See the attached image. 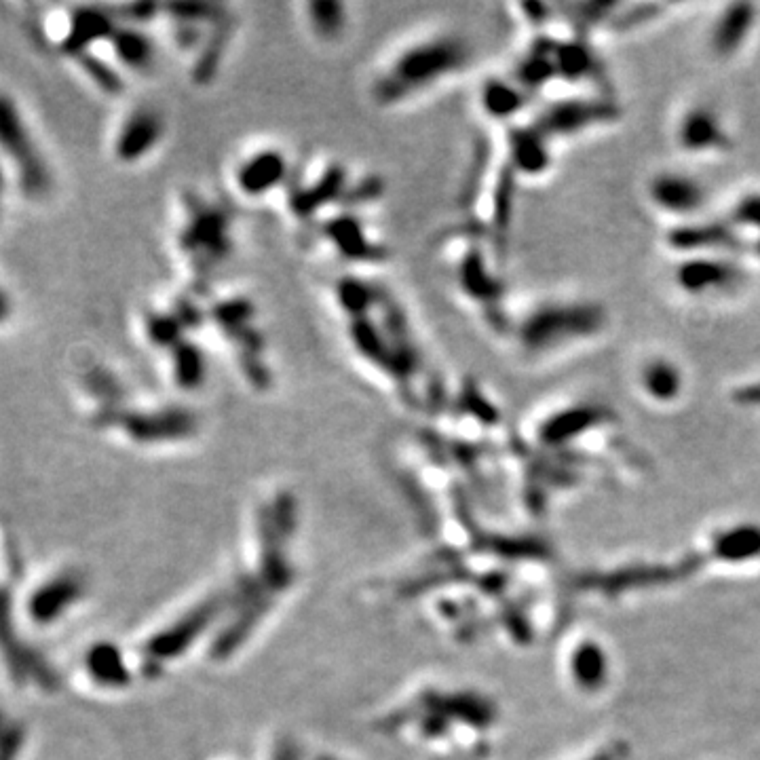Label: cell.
<instances>
[{"instance_id":"10","label":"cell","mask_w":760,"mask_h":760,"mask_svg":"<svg viewBox=\"0 0 760 760\" xmlns=\"http://www.w3.org/2000/svg\"><path fill=\"white\" fill-rule=\"evenodd\" d=\"M281 167L283 161L277 150H252L239 161V165H235V188H239L245 197H262L277 182Z\"/></svg>"},{"instance_id":"8","label":"cell","mask_w":760,"mask_h":760,"mask_svg":"<svg viewBox=\"0 0 760 760\" xmlns=\"http://www.w3.org/2000/svg\"><path fill=\"white\" fill-rule=\"evenodd\" d=\"M165 133V121L157 110H131L114 140V155L123 161H138L155 150Z\"/></svg>"},{"instance_id":"16","label":"cell","mask_w":760,"mask_h":760,"mask_svg":"<svg viewBox=\"0 0 760 760\" xmlns=\"http://www.w3.org/2000/svg\"><path fill=\"white\" fill-rule=\"evenodd\" d=\"M729 224L733 228H744V231H754V239L760 237V193H748L735 201L731 209Z\"/></svg>"},{"instance_id":"17","label":"cell","mask_w":760,"mask_h":760,"mask_svg":"<svg viewBox=\"0 0 760 760\" xmlns=\"http://www.w3.org/2000/svg\"><path fill=\"white\" fill-rule=\"evenodd\" d=\"M518 89L522 87L520 85L513 87L509 83H492L484 95L486 110L492 114H501V117H505V114L509 117V114H513L520 108Z\"/></svg>"},{"instance_id":"21","label":"cell","mask_w":760,"mask_h":760,"mask_svg":"<svg viewBox=\"0 0 760 760\" xmlns=\"http://www.w3.org/2000/svg\"><path fill=\"white\" fill-rule=\"evenodd\" d=\"M0 201H3V176H0Z\"/></svg>"},{"instance_id":"11","label":"cell","mask_w":760,"mask_h":760,"mask_svg":"<svg viewBox=\"0 0 760 760\" xmlns=\"http://www.w3.org/2000/svg\"><path fill=\"white\" fill-rule=\"evenodd\" d=\"M640 389L655 402H672L682 391V372L665 357L649 359L640 370Z\"/></svg>"},{"instance_id":"7","label":"cell","mask_w":760,"mask_h":760,"mask_svg":"<svg viewBox=\"0 0 760 760\" xmlns=\"http://www.w3.org/2000/svg\"><path fill=\"white\" fill-rule=\"evenodd\" d=\"M649 199L663 214L687 220L695 216L708 199L703 184L680 171H661L649 182Z\"/></svg>"},{"instance_id":"18","label":"cell","mask_w":760,"mask_h":760,"mask_svg":"<svg viewBox=\"0 0 760 760\" xmlns=\"http://www.w3.org/2000/svg\"><path fill=\"white\" fill-rule=\"evenodd\" d=\"M577 674L585 682H596L602 676V657L596 653V649H585L577 657Z\"/></svg>"},{"instance_id":"6","label":"cell","mask_w":760,"mask_h":760,"mask_svg":"<svg viewBox=\"0 0 760 760\" xmlns=\"http://www.w3.org/2000/svg\"><path fill=\"white\" fill-rule=\"evenodd\" d=\"M676 142L680 150L695 157L722 155L731 146L727 125L706 106H691L682 114L676 125Z\"/></svg>"},{"instance_id":"1","label":"cell","mask_w":760,"mask_h":760,"mask_svg":"<svg viewBox=\"0 0 760 760\" xmlns=\"http://www.w3.org/2000/svg\"><path fill=\"white\" fill-rule=\"evenodd\" d=\"M475 51L459 32L425 30L404 38L374 68L368 91L380 108H397L440 89L467 70Z\"/></svg>"},{"instance_id":"2","label":"cell","mask_w":760,"mask_h":760,"mask_svg":"<svg viewBox=\"0 0 760 760\" xmlns=\"http://www.w3.org/2000/svg\"><path fill=\"white\" fill-rule=\"evenodd\" d=\"M606 309L592 300H551L532 309L516 330L518 347L526 357L554 353L594 340L606 330Z\"/></svg>"},{"instance_id":"20","label":"cell","mask_w":760,"mask_h":760,"mask_svg":"<svg viewBox=\"0 0 760 760\" xmlns=\"http://www.w3.org/2000/svg\"><path fill=\"white\" fill-rule=\"evenodd\" d=\"M752 252H754V256L760 258V237L754 239V243H752Z\"/></svg>"},{"instance_id":"5","label":"cell","mask_w":760,"mask_h":760,"mask_svg":"<svg viewBox=\"0 0 760 760\" xmlns=\"http://www.w3.org/2000/svg\"><path fill=\"white\" fill-rule=\"evenodd\" d=\"M619 117V110L611 100H568L551 106L539 123V131L545 138H573L608 125Z\"/></svg>"},{"instance_id":"13","label":"cell","mask_w":760,"mask_h":760,"mask_svg":"<svg viewBox=\"0 0 760 760\" xmlns=\"http://www.w3.org/2000/svg\"><path fill=\"white\" fill-rule=\"evenodd\" d=\"M598 421H602V412L596 408L564 410L543 427V437L547 442H564V437L594 427Z\"/></svg>"},{"instance_id":"3","label":"cell","mask_w":760,"mask_h":760,"mask_svg":"<svg viewBox=\"0 0 760 760\" xmlns=\"http://www.w3.org/2000/svg\"><path fill=\"white\" fill-rule=\"evenodd\" d=\"M0 146L5 155L17 165L19 178L30 195H41L49 188V169L30 138V131L15 104L0 93Z\"/></svg>"},{"instance_id":"19","label":"cell","mask_w":760,"mask_h":760,"mask_svg":"<svg viewBox=\"0 0 760 760\" xmlns=\"http://www.w3.org/2000/svg\"><path fill=\"white\" fill-rule=\"evenodd\" d=\"M9 313H11L9 298H7V294L3 290H0V321H5L9 317Z\"/></svg>"},{"instance_id":"15","label":"cell","mask_w":760,"mask_h":760,"mask_svg":"<svg viewBox=\"0 0 760 760\" xmlns=\"http://www.w3.org/2000/svg\"><path fill=\"white\" fill-rule=\"evenodd\" d=\"M89 668L95 678L106 684H121L125 680V670L121 655L112 646H98L89 657Z\"/></svg>"},{"instance_id":"9","label":"cell","mask_w":760,"mask_h":760,"mask_svg":"<svg viewBox=\"0 0 760 760\" xmlns=\"http://www.w3.org/2000/svg\"><path fill=\"white\" fill-rule=\"evenodd\" d=\"M758 24L754 5H731L718 15L710 30L708 47L720 62L733 60L748 45Z\"/></svg>"},{"instance_id":"14","label":"cell","mask_w":760,"mask_h":760,"mask_svg":"<svg viewBox=\"0 0 760 760\" xmlns=\"http://www.w3.org/2000/svg\"><path fill=\"white\" fill-rule=\"evenodd\" d=\"M347 15L342 5H307V26L321 43H334L347 28Z\"/></svg>"},{"instance_id":"4","label":"cell","mask_w":760,"mask_h":760,"mask_svg":"<svg viewBox=\"0 0 760 760\" xmlns=\"http://www.w3.org/2000/svg\"><path fill=\"white\" fill-rule=\"evenodd\" d=\"M744 281L746 273L729 256H689L676 271L678 288L695 298L727 296Z\"/></svg>"},{"instance_id":"12","label":"cell","mask_w":760,"mask_h":760,"mask_svg":"<svg viewBox=\"0 0 760 760\" xmlns=\"http://www.w3.org/2000/svg\"><path fill=\"white\" fill-rule=\"evenodd\" d=\"M81 594V579L76 575L57 577L38 589V594L30 600V615L36 621H51L64 611V606L70 604Z\"/></svg>"}]
</instances>
